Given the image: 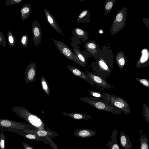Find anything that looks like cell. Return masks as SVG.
I'll return each instance as SVG.
<instances>
[{
  "instance_id": "6da1fadb",
  "label": "cell",
  "mask_w": 149,
  "mask_h": 149,
  "mask_svg": "<svg viewBox=\"0 0 149 149\" xmlns=\"http://www.w3.org/2000/svg\"><path fill=\"white\" fill-rule=\"evenodd\" d=\"M12 111L32 126L36 130H45L46 125L38 117L28 110L25 107L16 106L12 108Z\"/></svg>"
},
{
  "instance_id": "7a4b0ae2",
  "label": "cell",
  "mask_w": 149,
  "mask_h": 149,
  "mask_svg": "<svg viewBox=\"0 0 149 149\" xmlns=\"http://www.w3.org/2000/svg\"><path fill=\"white\" fill-rule=\"evenodd\" d=\"M79 99L99 110L118 115L123 113L120 109L102 99L90 97L79 98Z\"/></svg>"
},
{
  "instance_id": "3957f363",
  "label": "cell",
  "mask_w": 149,
  "mask_h": 149,
  "mask_svg": "<svg viewBox=\"0 0 149 149\" xmlns=\"http://www.w3.org/2000/svg\"><path fill=\"white\" fill-rule=\"evenodd\" d=\"M104 100L107 101L114 107L120 109L126 114L131 113V110L128 104L123 99L106 93L103 94Z\"/></svg>"
},
{
  "instance_id": "277c9868",
  "label": "cell",
  "mask_w": 149,
  "mask_h": 149,
  "mask_svg": "<svg viewBox=\"0 0 149 149\" xmlns=\"http://www.w3.org/2000/svg\"><path fill=\"white\" fill-rule=\"evenodd\" d=\"M52 40L59 52L62 55L68 59L84 67L76 55L73 53L66 44L62 42L55 40L53 38Z\"/></svg>"
},
{
  "instance_id": "5b68a950",
  "label": "cell",
  "mask_w": 149,
  "mask_h": 149,
  "mask_svg": "<svg viewBox=\"0 0 149 149\" xmlns=\"http://www.w3.org/2000/svg\"><path fill=\"white\" fill-rule=\"evenodd\" d=\"M1 128H13L22 130L35 129L32 126L28 123L0 118V129Z\"/></svg>"
},
{
  "instance_id": "8992f818",
  "label": "cell",
  "mask_w": 149,
  "mask_h": 149,
  "mask_svg": "<svg viewBox=\"0 0 149 149\" xmlns=\"http://www.w3.org/2000/svg\"><path fill=\"white\" fill-rule=\"evenodd\" d=\"M91 80L97 88H100L105 91V90L109 89L112 88V86L106 81L100 77L88 71L84 72Z\"/></svg>"
},
{
  "instance_id": "52a82bcc",
  "label": "cell",
  "mask_w": 149,
  "mask_h": 149,
  "mask_svg": "<svg viewBox=\"0 0 149 149\" xmlns=\"http://www.w3.org/2000/svg\"><path fill=\"white\" fill-rule=\"evenodd\" d=\"M126 12L123 10L120 11L117 14L111 29V32L113 33L117 32L123 27L125 19Z\"/></svg>"
},
{
  "instance_id": "ba28073f",
  "label": "cell",
  "mask_w": 149,
  "mask_h": 149,
  "mask_svg": "<svg viewBox=\"0 0 149 149\" xmlns=\"http://www.w3.org/2000/svg\"><path fill=\"white\" fill-rule=\"evenodd\" d=\"M25 82L26 84L34 83L36 81V63L31 62L29 64L25 69Z\"/></svg>"
},
{
  "instance_id": "9c48e42d",
  "label": "cell",
  "mask_w": 149,
  "mask_h": 149,
  "mask_svg": "<svg viewBox=\"0 0 149 149\" xmlns=\"http://www.w3.org/2000/svg\"><path fill=\"white\" fill-rule=\"evenodd\" d=\"M32 32L34 44L36 47L41 44L42 33L40 23L37 20L33 22L32 24Z\"/></svg>"
},
{
  "instance_id": "30bf717a",
  "label": "cell",
  "mask_w": 149,
  "mask_h": 149,
  "mask_svg": "<svg viewBox=\"0 0 149 149\" xmlns=\"http://www.w3.org/2000/svg\"><path fill=\"white\" fill-rule=\"evenodd\" d=\"M44 12L45 19L49 25L53 28L56 31L62 35H63V33L61 30L56 21L52 14L47 9H44Z\"/></svg>"
},
{
  "instance_id": "8fae6325",
  "label": "cell",
  "mask_w": 149,
  "mask_h": 149,
  "mask_svg": "<svg viewBox=\"0 0 149 149\" xmlns=\"http://www.w3.org/2000/svg\"><path fill=\"white\" fill-rule=\"evenodd\" d=\"M69 70L74 75L87 81L92 86L95 87L94 84L86 73L79 69L70 65H67Z\"/></svg>"
},
{
  "instance_id": "7c38bea8",
  "label": "cell",
  "mask_w": 149,
  "mask_h": 149,
  "mask_svg": "<svg viewBox=\"0 0 149 149\" xmlns=\"http://www.w3.org/2000/svg\"><path fill=\"white\" fill-rule=\"evenodd\" d=\"M96 132L94 130L86 129H77L73 132L76 136L81 138H88L94 136Z\"/></svg>"
},
{
  "instance_id": "4fadbf2b",
  "label": "cell",
  "mask_w": 149,
  "mask_h": 149,
  "mask_svg": "<svg viewBox=\"0 0 149 149\" xmlns=\"http://www.w3.org/2000/svg\"><path fill=\"white\" fill-rule=\"evenodd\" d=\"M141 53V58L135 65L136 68H142L148 66V61L149 57L148 50L147 49H143Z\"/></svg>"
},
{
  "instance_id": "5bb4252c",
  "label": "cell",
  "mask_w": 149,
  "mask_h": 149,
  "mask_svg": "<svg viewBox=\"0 0 149 149\" xmlns=\"http://www.w3.org/2000/svg\"><path fill=\"white\" fill-rule=\"evenodd\" d=\"M118 132L117 129H115L113 130L110 139L107 144V146L109 147V149H120L116 138Z\"/></svg>"
},
{
  "instance_id": "9a60e30c",
  "label": "cell",
  "mask_w": 149,
  "mask_h": 149,
  "mask_svg": "<svg viewBox=\"0 0 149 149\" xmlns=\"http://www.w3.org/2000/svg\"><path fill=\"white\" fill-rule=\"evenodd\" d=\"M119 140L120 145L125 149H133L132 144L129 137L123 131L120 132Z\"/></svg>"
},
{
  "instance_id": "2e32d148",
  "label": "cell",
  "mask_w": 149,
  "mask_h": 149,
  "mask_svg": "<svg viewBox=\"0 0 149 149\" xmlns=\"http://www.w3.org/2000/svg\"><path fill=\"white\" fill-rule=\"evenodd\" d=\"M60 113L77 120H88L92 118V116L80 113H67L62 112Z\"/></svg>"
},
{
  "instance_id": "e0dca14e",
  "label": "cell",
  "mask_w": 149,
  "mask_h": 149,
  "mask_svg": "<svg viewBox=\"0 0 149 149\" xmlns=\"http://www.w3.org/2000/svg\"><path fill=\"white\" fill-rule=\"evenodd\" d=\"M31 12V9L30 4H27L24 5L20 10L22 20L24 21L29 16Z\"/></svg>"
},
{
  "instance_id": "ac0fdd59",
  "label": "cell",
  "mask_w": 149,
  "mask_h": 149,
  "mask_svg": "<svg viewBox=\"0 0 149 149\" xmlns=\"http://www.w3.org/2000/svg\"><path fill=\"white\" fill-rule=\"evenodd\" d=\"M140 149H149L148 138L145 134H143L142 131L141 129L140 130Z\"/></svg>"
},
{
  "instance_id": "d6986e66",
  "label": "cell",
  "mask_w": 149,
  "mask_h": 149,
  "mask_svg": "<svg viewBox=\"0 0 149 149\" xmlns=\"http://www.w3.org/2000/svg\"><path fill=\"white\" fill-rule=\"evenodd\" d=\"M41 83L42 88L45 93L47 95H50V88L47 80L44 76L41 77Z\"/></svg>"
},
{
  "instance_id": "ffe728a7",
  "label": "cell",
  "mask_w": 149,
  "mask_h": 149,
  "mask_svg": "<svg viewBox=\"0 0 149 149\" xmlns=\"http://www.w3.org/2000/svg\"><path fill=\"white\" fill-rule=\"evenodd\" d=\"M116 61L120 69H122L124 66L125 62V58L124 55L121 54L117 55Z\"/></svg>"
},
{
  "instance_id": "44dd1931",
  "label": "cell",
  "mask_w": 149,
  "mask_h": 149,
  "mask_svg": "<svg viewBox=\"0 0 149 149\" xmlns=\"http://www.w3.org/2000/svg\"><path fill=\"white\" fill-rule=\"evenodd\" d=\"M73 30L76 35L79 37L82 38L85 41L86 40L88 35L86 32L79 28H74Z\"/></svg>"
},
{
  "instance_id": "7402d4cb",
  "label": "cell",
  "mask_w": 149,
  "mask_h": 149,
  "mask_svg": "<svg viewBox=\"0 0 149 149\" xmlns=\"http://www.w3.org/2000/svg\"><path fill=\"white\" fill-rule=\"evenodd\" d=\"M88 13V10H85L82 12L77 19L76 22L80 23H85Z\"/></svg>"
},
{
  "instance_id": "603a6c76",
  "label": "cell",
  "mask_w": 149,
  "mask_h": 149,
  "mask_svg": "<svg viewBox=\"0 0 149 149\" xmlns=\"http://www.w3.org/2000/svg\"><path fill=\"white\" fill-rule=\"evenodd\" d=\"M73 48L74 54L77 56L79 60L83 65L84 67H86V61L85 58L76 48L74 47Z\"/></svg>"
},
{
  "instance_id": "cb8c5ba5",
  "label": "cell",
  "mask_w": 149,
  "mask_h": 149,
  "mask_svg": "<svg viewBox=\"0 0 149 149\" xmlns=\"http://www.w3.org/2000/svg\"><path fill=\"white\" fill-rule=\"evenodd\" d=\"M7 37L8 45L11 47H14L16 42V38L11 31L8 33Z\"/></svg>"
},
{
  "instance_id": "d4e9b609",
  "label": "cell",
  "mask_w": 149,
  "mask_h": 149,
  "mask_svg": "<svg viewBox=\"0 0 149 149\" xmlns=\"http://www.w3.org/2000/svg\"><path fill=\"white\" fill-rule=\"evenodd\" d=\"M85 46L87 50L92 54H94L96 52V45L93 43H87L85 45Z\"/></svg>"
},
{
  "instance_id": "484cf974",
  "label": "cell",
  "mask_w": 149,
  "mask_h": 149,
  "mask_svg": "<svg viewBox=\"0 0 149 149\" xmlns=\"http://www.w3.org/2000/svg\"><path fill=\"white\" fill-rule=\"evenodd\" d=\"M143 116L146 121L149 124V108L145 103L143 104Z\"/></svg>"
},
{
  "instance_id": "4316f807",
  "label": "cell",
  "mask_w": 149,
  "mask_h": 149,
  "mask_svg": "<svg viewBox=\"0 0 149 149\" xmlns=\"http://www.w3.org/2000/svg\"><path fill=\"white\" fill-rule=\"evenodd\" d=\"M89 94L92 97L102 99L104 100V97L103 94L96 91L88 90Z\"/></svg>"
},
{
  "instance_id": "83f0119b",
  "label": "cell",
  "mask_w": 149,
  "mask_h": 149,
  "mask_svg": "<svg viewBox=\"0 0 149 149\" xmlns=\"http://www.w3.org/2000/svg\"><path fill=\"white\" fill-rule=\"evenodd\" d=\"M0 149H6L5 135L2 132L0 133Z\"/></svg>"
},
{
  "instance_id": "f1b7e54d",
  "label": "cell",
  "mask_w": 149,
  "mask_h": 149,
  "mask_svg": "<svg viewBox=\"0 0 149 149\" xmlns=\"http://www.w3.org/2000/svg\"><path fill=\"white\" fill-rule=\"evenodd\" d=\"M29 41V37L27 34L23 35L21 38L20 42L22 45L25 47H27Z\"/></svg>"
},
{
  "instance_id": "f546056e",
  "label": "cell",
  "mask_w": 149,
  "mask_h": 149,
  "mask_svg": "<svg viewBox=\"0 0 149 149\" xmlns=\"http://www.w3.org/2000/svg\"><path fill=\"white\" fill-rule=\"evenodd\" d=\"M136 80L143 86L149 88V80L145 78H137Z\"/></svg>"
},
{
  "instance_id": "4dcf8cb0",
  "label": "cell",
  "mask_w": 149,
  "mask_h": 149,
  "mask_svg": "<svg viewBox=\"0 0 149 149\" xmlns=\"http://www.w3.org/2000/svg\"><path fill=\"white\" fill-rule=\"evenodd\" d=\"M0 45L3 47H6L7 46L6 41L5 37L3 33L0 31Z\"/></svg>"
},
{
  "instance_id": "1f68e13d",
  "label": "cell",
  "mask_w": 149,
  "mask_h": 149,
  "mask_svg": "<svg viewBox=\"0 0 149 149\" xmlns=\"http://www.w3.org/2000/svg\"><path fill=\"white\" fill-rule=\"evenodd\" d=\"M22 0H6L4 1V4L5 6H10L18 3Z\"/></svg>"
},
{
  "instance_id": "d6a6232c",
  "label": "cell",
  "mask_w": 149,
  "mask_h": 149,
  "mask_svg": "<svg viewBox=\"0 0 149 149\" xmlns=\"http://www.w3.org/2000/svg\"><path fill=\"white\" fill-rule=\"evenodd\" d=\"M113 4V2L112 1H109L108 2L106 3L105 6V11H109L112 8Z\"/></svg>"
},
{
  "instance_id": "836d02e7",
  "label": "cell",
  "mask_w": 149,
  "mask_h": 149,
  "mask_svg": "<svg viewBox=\"0 0 149 149\" xmlns=\"http://www.w3.org/2000/svg\"><path fill=\"white\" fill-rule=\"evenodd\" d=\"M22 144L24 149H34V148L31 146L29 144L22 141Z\"/></svg>"
},
{
  "instance_id": "e575fe53",
  "label": "cell",
  "mask_w": 149,
  "mask_h": 149,
  "mask_svg": "<svg viewBox=\"0 0 149 149\" xmlns=\"http://www.w3.org/2000/svg\"><path fill=\"white\" fill-rule=\"evenodd\" d=\"M102 32H103V31H102V30H100V33H102Z\"/></svg>"
},
{
  "instance_id": "d590c367",
  "label": "cell",
  "mask_w": 149,
  "mask_h": 149,
  "mask_svg": "<svg viewBox=\"0 0 149 149\" xmlns=\"http://www.w3.org/2000/svg\"><path fill=\"white\" fill-rule=\"evenodd\" d=\"M34 149H35L34 148Z\"/></svg>"
}]
</instances>
